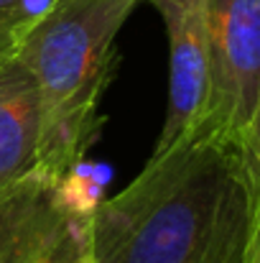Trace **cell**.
Masks as SVG:
<instances>
[{
    "instance_id": "cell-9",
    "label": "cell",
    "mask_w": 260,
    "mask_h": 263,
    "mask_svg": "<svg viewBox=\"0 0 260 263\" xmlns=\"http://www.w3.org/2000/svg\"><path fill=\"white\" fill-rule=\"evenodd\" d=\"M250 151H253V156L258 159V164H260V115H258V120H255L253 136H250Z\"/></svg>"
},
{
    "instance_id": "cell-3",
    "label": "cell",
    "mask_w": 260,
    "mask_h": 263,
    "mask_svg": "<svg viewBox=\"0 0 260 263\" xmlns=\"http://www.w3.org/2000/svg\"><path fill=\"white\" fill-rule=\"evenodd\" d=\"M258 115L260 0H209V89L199 125L250 148Z\"/></svg>"
},
{
    "instance_id": "cell-7",
    "label": "cell",
    "mask_w": 260,
    "mask_h": 263,
    "mask_svg": "<svg viewBox=\"0 0 260 263\" xmlns=\"http://www.w3.org/2000/svg\"><path fill=\"white\" fill-rule=\"evenodd\" d=\"M105 169H97V166H89L85 161L74 164L67 174L56 181V197L59 202L77 212V215H85L92 217L94 210L99 207L102 202V189H105Z\"/></svg>"
},
{
    "instance_id": "cell-5",
    "label": "cell",
    "mask_w": 260,
    "mask_h": 263,
    "mask_svg": "<svg viewBox=\"0 0 260 263\" xmlns=\"http://www.w3.org/2000/svg\"><path fill=\"white\" fill-rule=\"evenodd\" d=\"M41 95L28 69L13 57L0 64V194L36 169Z\"/></svg>"
},
{
    "instance_id": "cell-4",
    "label": "cell",
    "mask_w": 260,
    "mask_h": 263,
    "mask_svg": "<svg viewBox=\"0 0 260 263\" xmlns=\"http://www.w3.org/2000/svg\"><path fill=\"white\" fill-rule=\"evenodd\" d=\"M89 220L59 202L56 181L28 174L0 194V263H94Z\"/></svg>"
},
{
    "instance_id": "cell-2",
    "label": "cell",
    "mask_w": 260,
    "mask_h": 263,
    "mask_svg": "<svg viewBox=\"0 0 260 263\" xmlns=\"http://www.w3.org/2000/svg\"><path fill=\"white\" fill-rule=\"evenodd\" d=\"M141 0H54L15 59L41 95L33 174L59 181L85 159L99 130V100L117 54L115 39Z\"/></svg>"
},
{
    "instance_id": "cell-6",
    "label": "cell",
    "mask_w": 260,
    "mask_h": 263,
    "mask_svg": "<svg viewBox=\"0 0 260 263\" xmlns=\"http://www.w3.org/2000/svg\"><path fill=\"white\" fill-rule=\"evenodd\" d=\"M51 5L54 0H0V64L18 54L26 33Z\"/></svg>"
},
{
    "instance_id": "cell-8",
    "label": "cell",
    "mask_w": 260,
    "mask_h": 263,
    "mask_svg": "<svg viewBox=\"0 0 260 263\" xmlns=\"http://www.w3.org/2000/svg\"><path fill=\"white\" fill-rule=\"evenodd\" d=\"M243 263H260V189H258V202H255L253 230H250V240H248V253H245Z\"/></svg>"
},
{
    "instance_id": "cell-1",
    "label": "cell",
    "mask_w": 260,
    "mask_h": 263,
    "mask_svg": "<svg viewBox=\"0 0 260 263\" xmlns=\"http://www.w3.org/2000/svg\"><path fill=\"white\" fill-rule=\"evenodd\" d=\"M260 164L245 141L191 128L153 151L89 220L94 263H243Z\"/></svg>"
}]
</instances>
